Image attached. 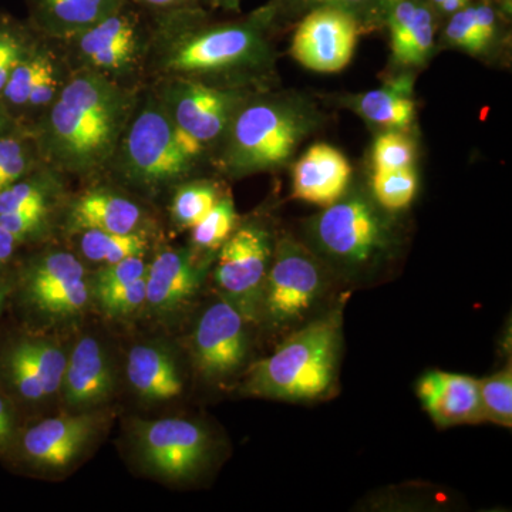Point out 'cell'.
<instances>
[{
  "label": "cell",
  "instance_id": "obj_39",
  "mask_svg": "<svg viewBox=\"0 0 512 512\" xmlns=\"http://www.w3.org/2000/svg\"><path fill=\"white\" fill-rule=\"evenodd\" d=\"M20 62H22V43L18 36L8 29H0V92Z\"/></svg>",
  "mask_w": 512,
  "mask_h": 512
},
{
  "label": "cell",
  "instance_id": "obj_36",
  "mask_svg": "<svg viewBox=\"0 0 512 512\" xmlns=\"http://www.w3.org/2000/svg\"><path fill=\"white\" fill-rule=\"evenodd\" d=\"M46 207L45 192L32 183L12 184L0 191V214Z\"/></svg>",
  "mask_w": 512,
  "mask_h": 512
},
{
  "label": "cell",
  "instance_id": "obj_47",
  "mask_svg": "<svg viewBox=\"0 0 512 512\" xmlns=\"http://www.w3.org/2000/svg\"><path fill=\"white\" fill-rule=\"evenodd\" d=\"M23 148L18 141L15 140H2L0 141V168L5 163H8L10 158L18 156L22 153Z\"/></svg>",
  "mask_w": 512,
  "mask_h": 512
},
{
  "label": "cell",
  "instance_id": "obj_9",
  "mask_svg": "<svg viewBox=\"0 0 512 512\" xmlns=\"http://www.w3.org/2000/svg\"><path fill=\"white\" fill-rule=\"evenodd\" d=\"M123 151L128 175L144 184L177 180L190 171L194 161L178 147L170 114L156 107L138 114Z\"/></svg>",
  "mask_w": 512,
  "mask_h": 512
},
{
  "label": "cell",
  "instance_id": "obj_26",
  "mask_svg": "<svg viewBox=\"0 0 512 512\" xmlns=\"http://www.w3.org/2000/svg\"><path fill=\"white\" fill-rule=\"evenodd\" d=\"M83 254L94 262H107L116 264L131 256H141L146 251L147 242L141 235L111 234L99 229H86L82 241Z\"/></svg>",
  "mask_w": 512,
  "mask_h": 512
},
{
  "label": "cell",
  "instance_id": "obj_31",
  "mask_svg": "<svg viewBox=\"0 0 512 512\" xmlns=\"http://www.w3.org/2000/svg\"><path fill=\"white\" fill-rule=\"evenodd\" d=\"M373 171H394L412 168L414 146L403 134H382L377 138L372 153Z\"/></svg>",
  "mask_w": 512,
  "mask_h": 512
},
{
  "label": "cell",
  "instance_id": "obj_38",
  "mask_svg": "<svg viewBox=\"0 0 512 512\" xmlns=\"http://www.w3.org/2000/svg\"><path fill=\"white\" fill-rule=\"evenodd\" d=\"M45 214L46 207L0 214V227L6 229L13 237L22 239L42 224Z\"/></svg>",
  "mask_w": 512,
  "mask_h": 512
},
{
  "label": "cell",
  "instance_id": "obj_42",
  "mask_svg": "<svg viewBox=\"0 0 512 512\" xmlns=\"http://www.w3.org/2000/svg\"><path fill=\"white\" fill-rule=\"evenodd\" d=\"M57 87V80L55 76V69L52 64L43 72L42 76L39 77L35 87H33L32 93H30L28 104L32 106H43V104L49 103L50 100L55 97Z\"/></svg>",
  "mask_w": 512,
  "mask_h": 512
},
{
  "label": "cell",
  "instance_id": "obj_15",
  "mask_svg": "<svg viewBox=\"0 0 512 512\" xmlns=\"http://www.w3.org/2000/svg\"><path fill=\"white\" fill-rule=\"evenodd\" d=\"M66 365L63 350L46 340H22L5 359L9 382L30 402H39L59 390Z\"/></svg>",
  "mask_w": 512,
  "mask_h": 512
},
{
  "label": "cell",
  "instance_id": "obj_10",
  "mask_svg": "<svg viewBox=\"0 0 512 512\" xmlns=\"http://www.w3.org/2000/svg\"><path fill=\"white\" fill-rule=\"evenodd\" d=\"M362 23L345 10L322 8L302 16L293 35V59L318 73H338L355 53Z\"/></svg>",
  "mask_w": 512,
  "mask_h": 512
},
{
  "label": "cell",
  "instance_id": "obj_27",
  "mask_svg": "<svg viewBox=\"0 0 512 512\" xmlns=\"http://www.w3.org/2000/svg\"><path fill=\"white\" fill-rule=\"evenodd\" d=\"M417 191L413 168L394 171H373L372 194L383 210L397 212L412 204Z\"/></svg>",
  "mask_w": 512,
  "mask_h": 512
},
{
  "label": "cell",
  "instance_id": "obj_33",
  "mask_svg": "<svg viewBox=\"0 0 512 512\" xmlns=\"http://www.w3.org/2000/svg\"><path fill=\"white\" fill-rule=\"evenodd\" d=\"M147 269V265L144 264L141 256H131V258L123 259V261L116 262V264H110L96 276L94 293L99 298V296L106 295V293L133 284L137 279L146 276Z\"/></svg>",
  "mask_w": 512,
  "mask_h": 512
},
{
  "label": "cell",
  "instance_id": "obj_8",
  "mask_svg": "<svg viewBox=\"0 0 512 512\" xmlns=\"http://www.w3.org/2000/svg\"><path fill=\"white\" fill-rule=\"evenodd\" d=\"M136 441L148 470L171 481L194 477L210 450V440L200 424L183 419L140 421Z\"/></svg>",
  "mask_w": 512,
  "mask_h": 512
},
{
  "label": "cell",
  "instance_id": "obj_29",
  "mask_svg": "<svg viewBox=\"0 0 512 512\" xmlns=\"http://www.w3.org/2000/svg\"><path fill=\"white\" fill-rule=\"evenodd\" d=\"M237 212L231 200H218L212 210L192 227V242L202 249H217L231 237Z\"/></svg>",
  "mask_w": 512,
  "mask_h": 512
},
{
  "label": "cell",
  "instance_id": "obj_30",
  "mask_svg": "<svg viewBox=\"0 0 512 512\" xmlns=\"http://www.w3.org/2000/svg\"><path fill=\"white\" fill-rule=\"evenodd\" d=\"M217 201V191L212 185L205 183L185 185L174 197V220L181 227L192 228L212 210Z\"/></svg>",
  "mask_w": 512,
  "mask_h": 512
},
{
  "label": "cell",
  "instance_id": "obj_19",
  "mask_svg": "<svg viewBox=\"0 0 512 512\" xmlns=\"http://www.w3.org/2000/svg\"><path fill=\"white\" fill-rule=\"evenodd\" d=\"M202 271L188 251H165L147 269V302L157 309L183 305L200 288Z\"/></svg>",
  "mask_w": 512,
  "mask_h": 512
},
{
  "label": "cell",
  "instance_id": "obj_4",
  "mask_svg": "<svg viewBox=\"0 0 512 512\" xmlns=\"http://www.w3.org/2000/svg\"><path fill=\"white\" fill-rule=\"evenodd\" d=\"M313 127V114L299 101H255L229 123L224 164L229 173L252 174L281 167Z\"/></svg>",
  "mask_w": 512,
  "mask_h": 512
},
{
  "label": "cell",
  "instance_id": "obj_18",
  "mask_svg": "<svg viewBox=\"0 0 512 512\" xmlns=\"http://www.w3.org/2000/svg\"><path fill=\"white\" fill-rule=\"evenodd\" d=\"M64 397L73 407L96 406L113 390V375L106 353L93 338L77 343L67 359L63 376Z\"/></svg>",
  "mask_w": 512,
  "mask_h": 512
},
{
  "label": "cell",
  "instance_id": "obj_46",
  "mask_svg": "<svg viewBox=\"0 0 512 512\" xmlns=\"http://www.w3.org/2000/svg\"><path fill=\"white\" fill-rule=\"evenodd\" d=\"M18 241V238L13 237L6 229L0 227V266L5 265L9 261Z\"/></svg>",
  "mask_w": 512,
  "mask_h": 512
},
{
  "label": "cell",
  "instance_id": "obj_5",
  "mask_svg": "<svg viewBox=\"0 0 512 512\" xmlns=\"http://www.w3.org/2000/svg\"><path fill=\"white\" fill-rule=\"evenodd\" d=\"M362 194H345L313 218V242L330 261L350 271H363L382 261L392 244L389 224Z\"/></svg>",
  "mask_w": 512,
  "mask_h": 512
},
{
  "label": "cell",
  "instance_id": "obj_24",
  "mask_svg": "<svg viewBox=\"0 0 512 512\" xmlns=\"http://www.w3.org/2000/svg\"><path fill=\"white\" fill-rule=\"evenodd\" d=\"M86 278L82 262L67 252H55L40 259L26 281V293L37 308L42 309L56 296L69 291L73 285Z\"/></svg>",
  "mask_w": 512,
  "mask_h": 512
},
{
  "label": "cell",
  "instance_id": "obj_1",
  "mask_svg": "<svg viewBox=\"0 0 512 512\" xmlns=\"http://www.w3.org/2000/svg\"><path fill=\"white\" fill-rule=\"evenodd\" d=\"M167 39L165 67L188 77L247 72L268 60L271 20L259 9L248 18L210 22L201 6L158 13Z\"/></svg>",
  "mask_w": 512,
  "mask_h": 512
},
{
  "label": "cell",
  "instance_id": "obj_12",
  "mask_svg": "<svg viewBox=\"0 0 512 512\" xmlns=\"http://www.w3.org/2000/svg\"><path fill=\"white\" fill-rule=\"evenodd\" d=\"M238 93L200 82L178 83L168 94L171 120L201 144L211 143L227 130L238 110Z\"/></svg>",
  "mask_w": 512,
  "mask_h": 512
},
{
  "label": "cell",
  "instance_id": "obj_14",
  "mask_svg": "<svg viewBox=\"0 0 512 512\" xmlns=\"http://www.w3.org/2000/svg\"><path fill=\"white\" fill-rule=\"evenodd\" d=\"M96 429L93 414L56 417L30 427L23 434L20 447L37 466L62 468L76 460Z\"/></svg>",
  "mask_w": 512,
  "mask_h": 512
},
{
  "label": "cell",
  "instance_id": "obj_13",
  "mask_svg": "<svg viewBox=\"0 0 512 512\" xmlns=\"http://www.w3.org/2000/svg\"><path fill=\"white\" fill-rule=\"evenodd\" d=\"M417 397L441 429L484 421L478 380L474 377L434 370L417 383Z\"/></svg>",
  "mask_w": 512,
  "mask_h": 512
},
{
  "label": "cell",
  "instance_id": "obj_28",
  "mask_svg": "<svg viewBox=\"0 0 512 512\" xmlns=\"http://www.w3.org/2000/svg\"><path fill=\"white\" fill-rule=\"evenodd\" d=\"M481 413L484 421L511 429L512 426V367L478 380Z\"/></svg>",
  "mask_w": 512,
  "mask_h": 512
},
{
  "label": "cell",
  "instance_id": "obj_3",
  "mask_svg": "<svg viewBox=\"0 0 512 512\" xmlns=\"http://www.w3.org/2000/svg\"><path fill=\"white\" fill-rule=\"evenodd\" d=\"M342 349V308L298 328L272 355L254 363L242 393L285 402L325 396L335 384Z\"/></svg>",
  "mask_w": 512,
  "mask_h": 512
},
{
  "label": "cell",
  "instance_id": "obj_6",
  "mask_svg": "<svg viewBox=\"0 0 512 512\" xmlns=\"http://www.w3.org/2000/svg\"><path fill=\"white\" fill-rule=\"evenodd\" d=\"M326 291L328 276L319 259L295 239H282L266 275L261 315L271 328H296Z\"/></svg>",
  "mask_w": 512,
  "mask_h": 512
},
{
  "label": "cell",
  "instance_id": "obj_45",
  "mask_svg": "<svg viewBox=\"0 0 512 512\" xmlns=\"http://www.w3.org/2000/svg\"><path fill=\"white\" fill-rule=\"evenodd\" d=\"M128 2L143 9L153 10L156 13L201 6L200 0H128Z\"/></svg>",
  "mask_w": 512,
  "mask_h": 512
},
{
  "label": "cell",
  "instance_id": "obj_16",
  "mask_svg": "<svg viewBox=\"0 0 512 512\" xmlns=\"http://www.w3.org/2000/svg\"><path fill=\"white\" fill-rule=\"evenodd\" d=\"M350 177L348 158L328 144H316L293 167L292 197L329 207L348 190Z\"/></svg>",
  "mask_w": 512,
  "mask_h": 512
},
{
  "label": "cell",
  "instance_id": "obj_37",
  "mask_svg": "<svg viewBox=\"0 0 512 512\" xmlns=\"http://www.w3.org/2000/svg\"><path fill=\"white\" fill-rule=\"evenodd\" d=\"M90 289L86 278L77 282L69 291L62 293L57 298L52 299L43 306L40 311L52 316H72L74 313L82 311L89 302Z\"/></svg>",
  "mask_w": 512,
  "mask_h": 512
},
{
  "label": "cell",
  "instance_id": "obj_41",
  "mask_svg": "<svg viewBox=\"0 0 512 512\" xmlns=\"http://www.w3.org/2000/svg\"><path fill=\"white\" fill-rule=\"evenodd\" d=\"M473 6L478 30H480L481 36H483L484 42L488 46L493 42L495 33H497V10L494 9V6L488 0H481L480 3Z\"/></svg>",
  "mask_w": 512,
  "mask_h": 512
},
{
  "label": "cell",
  "instance_id": "obj_35",
  "mask_svg": "<svg viewBox=\"0 0 512 512\" xmlns=\"http://www.w3.org/2000/svg\"><path fill=\"white\" fill-rule=\"evenodd\" d=\"M147 275V274H146ZM104 312L111 315H128L137 311L147 302L146 276L137 279L133 284L116 289L97 298Z\"/></svg>",
  "mask_w": 512,
  "mask_h": 512
},
{
  "label": "cell",
  "instance_id": "obj_20",
  "mask_svg": "<svg viewBox=\"0 0 512 512\" xmlns=\"http://www.w3.org/2000/svg\"><path fill=\"white\" fill-rule=\"evenodd\" d=\"M128 0H29L40 29L57 37H76L117 12Z\"/></svg>",
  "mask_w": 512,
  "mask_h": 512
},
{
  "label": "cell",
  "instance_id": "obj_21",
  "mask_svg": "<svg viewBox=\"0 0 512 512\" xmlns=\"http://www.w3.org/2000/svg\"><path fill=\"white\" fill-rule=\"evenodd\" d=\"M128 382L148 400H170L183 392V380L174 360L164 350L138 345L127 359Z\"/></svg>",
  "mask_w": 512,
  "mask_h": 512
},
{
  "label": "cell",
  "instance_id": "obj_51",
  "mask_svg": "<svg viewBox=\"0 0 512 512\" xmlns=\"http://www.w3.org/2000/svg\"><path fill=\"white\" fill-rule=\"evenodd\" d=\"M3 127V117L2 114H0V130H2Z\"/></svg>",
  "mask_w": 512,
  "mask_h": 512
},
{
  "label": "cell",
  "instance_id": "obj_2",
  "mask_svg": "<svg viewBox=\"0 0 512 512\" xmlns=\"http://www.w3.org/2000/svg\"><path fill=\"white\" fill-rule=\"evenodd\" d=\"M128 99L100 74H80L50 111L47 147L57 163L89 171L106 163L128 117Z\"/></svg>",
  "mask_w": 512,
  "mask_h": 512
},
{
  "label": "cell",
  "instance_id": "obj_43",
  "mask_svg": "<svg viewBox=\"0 0 512 512\" xmlns=\"http://www.w3.org/2000/svg\"><path fill=\"white\" fill-rule=\"evenodd\" d=\"M26 167H28V158L23 151L18 156L10 158L8 163L3 164L0 168V191L15 184L25 173Z\"/></svg>",
  "mask_w": 512,
  "mask_h": 512
},
{
  "label": "cell",
  "instance_id": "obj_7",
  "mask_svg": "<svg viewBox=\"0 0 512 512\" xmlns=\"http://www.w3.org/2000/svg\"><path fill=\"white\" fill-rule=\"evenodd\" d=\"M271 234L259 225H245L222 244L215 281L245 319L261 315L266 275L274 256Z\"/></svg>",
  "mask_w": 512,
  "mask_h": 512
},
{
  "label": "cell",
  "instance_id": "obj_17",
  "mask_svg": "<svg viewBox=\"0 0 512 512\" xmlns=\"http://www.w3.org/2000/svg\"><path fill=\"white\" fill-rule=\"evenodd\" d=\"M390 30L394 60L417 66L427 59L434 45L436 12L429 0H400L383 19Z\"/></svg>",
  "mask_w": 512,
  "mask_h": 512
},
{
  "label": "cell",
  "instance_id": "obj_11",
  "mask_svg": "<svg viewBox=\"0 0 512 512\" xmlns=\"http://www.w3.org/2000/svg\"><path fill=\"white\" fill-rule=\"evenodd\" d=\"M245 316L225 299L204 313L194 332L195 362L211 379L237 372L248 353Z\"/></svg>",
  "mask_w": 512,
  "mask_h": 512
},
{
  "label": "cell",
  "instance_id": "obj_23",
  "mask_svg": "<svg viewBox=\"0 0 512 512\" xmlns=\"http://www.w3.org/2000/svg\"><path fill=\"white\" fill-rule=\"evenodd\" d=\"M349 106L363 119L384 128H404L414 119L412 80L407 77L394 80L380 89L359 94Z\"/></svg>",
  "mask_w": 512,
  "mask_h": 512
},
{
  "label": "cell",
  "instance_id": "obj_25",
  "mask_svg": "<svg viewBox=\"0 0 512 512\" xmlns=\"http://www.w3.org/2000/svg\"><path fill=\"white\" fill-rule=\"evenodd\" d=\"M322 8L345 10L362 25L376 22V0H271L262 10L275 25L279 20L301 19L306 13Z\"/></svg>",
  "mask_w": 512,
  "mask_h": 512
},
{
  "label": "cell",
  "instance_id": "obj_40",
  "mask_svg": "<svg viewBox=\"0 0 512 512\" xmlns=\"http://www.w3.org/2000/svg\"><path fill=\"white\" fill-rule=\"evenodd\" d=\"M137 43L138 40H133V42H124L106 47V49L90 56V63L97 69H121L133 59Z\"/></svg>",
  "mask_w": 512,
  "mask_h": 512
},
{
  "label": "cell",
  "instance_id": "obj_34",
  "mask_svg": "<svg viewBox=\"0 0 512 512\" xmlns=\"http://www.w3.org/2000/svg\"><path fill=\"white\" fill-rule=\"evenodd\" d=\"M446 39L454 46L478 53L487 47L478 30L473 3L450 16L446 28Z\"/></svg>",
  "mask_w": 512,
  "mask_h": 512
},
{
  "label": "cell",
  "instance_id": "obj_22",
  "mask_svg": "<svg viewBox=\"0 0 512 512\" xmlns=\"http://www.w3.org/2000/svg\"><path fill=\"white\" fill-rule=\"evenodd\" d=\"M141 211L134 202L106 191L90 192L76 202L72 221L77 228L99 229L111 234L136 231Z\"/></svg>",
  "mask_w": 512,
  "mask_h": 512
},
{
  "label": "cell",
  "instance_id": "obj_49",
  "mask_svg": "<svg viewBox=\"0 0 512 512\" xmlns=\"http://www.w3.org/2000/svg\"><path fill=\"white\" fill-rule=\"evenodd\" d=\"M400 0H376V22L377 20L384 19V15H386L387 10L392 8L393 5H396Z\"/></svg>",
  "mask_w": 512,
  "mask_h": 512
},
{
  "label": "cell",
  "instance_id": "obj_50",
  "mask_svg": "<svg viewBox=\"0 0 512 512\" xmlns=\"http://www.w3.org/2000/svg\"><path fill=\"white\" fill-rule=\"evenodd\" d=\"M5 295H6V289L3 288V286H0V308H2L3 299H5Z\"/></svg>",
  "mask_w": 512,
  "mask_h": 512
},
{
  "label": "cell",
  "instance_id": "obj_48",
  "mask_svg": "<svg viewBox=\"0 0 512 512\" xmlns=\"http://www.w3.org/2000/svg\"><path fill=\"white\" fill-rule=\"evenodd\" d=\"M242 0H200L201 6L222 12H239Z\"/></svg>",
  "mask_w": 512,
  "mask_h": 512
},
{
  "label": "cell",
  "instance_id": "obj_44",
  "mask_svg": "<svg viewBox=\"0 0 512 512\" xmlns=\"http://www.w3.org/2000/svg\"><path fill=\"white\" fill-rule=\"evenodd\" d=\"M15 427V414L12 407L0 396V450H5L12 443Z\"/></svg>",
  "mask_w": 512,
  "mask_h": 512
},
{
  "label": "cell",
  "instance_id": "obj_32",
  "mask_svg": "<svg viewBox=\"0 0 512 512\" xmlns=\"http://www.w3.org/2000/svg\"><path fill=\"white\" fill-rule=\"evenodd\" d=\"M50 64L52 63L46 57H36V59L26 60V62L22 60L10 74L6 86L3 87L6 99L18 106L28 104L33 87Z\"/></svg>",
  "mask_w": 512,
  "mask_h": 512
}]
</instances>
